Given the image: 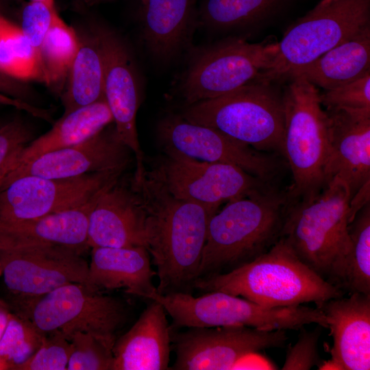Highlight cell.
<instances>
[{
	"label": "cell",
	"mask_w": 370,
	"mask_h": 370,
	"mask_svg": "<svg viewBox=\"0 0 370 370\" xmlns=\"http://www.w3.org/2000/svg\"><path fill=\"white\" fill-rule=\"evenodd\" d=\"M278 51V42L251 43L242 36L193 46L185 56L186 66L175 91L184 106L225 95L256 82Z\"/></svg>",
	"instance_id": "obj_7"
},
{
	"label": "cell",
	"mask_w": 370,
	"mask_h": 370,
	"mask_svg": "<svg viewBox=\"0 0 370 370\" xmlns=\"http://www.w3.org/2000/svg\"><path fill=\"white\" fill-rule=\"evenodd\" d=\"M282 92L284 131L282 155L293 175L289 203L317 195L329 183L330 139L328 119L317 88L293 77Z\"/></svg>",
	"instance_id": "obj_5"
},
{
	"label": "cell",
	"mask_w": 370,
	"mask_h": 370,
	"mask_svg": "<svg viewBox=\"0 0 370 370\" xmlns=\"http://www.w3.org/2000/svg\"><path fill=\"white\" fill-rule=\"evenodd\" d=\"M34 139L30 127L16 118L0 127V175L11 160Z\"/></svg>",
	"instance_id": "obj_38"
},
{
	"label": "cell",
	"mask_w": 370,
	"mask_h": 370,
	"mask_svg": "<svg viewBox=\"0 0 370 370\" xmlns=\"http://www.w3.org/2000/svg\"><path fill=\"white\" fill-rule=\"evenodd\" d=\"M132 153L112 123L87 140L44 153L6 171L0 176V186L25 175L62 179L96 172L123 171Z\"/></svg>",
	"instance_id": "obj_17"
},
{
	"label": "cell",
	"mask_w": 370,
	"mask_h": 370,
	"mask_svg": "<svg viewBox=\"0 0 370 370\" xmlns=\"http://www.w3.org/2000/svg\"><path fill=\"white\" fill-rule=\"evenodd\" d=\"M325 110L370 109V73L335 88L319 93Z\"/></svg>",
	"instance_id": "obj_36"
},
{
	"label": "cell",
	"mask_w": 370,
	"mask_h": 370,
	"mask_svg": "<svg viewBox=\"0 0 370 370\" xmlns=\"http://www.w3.org/2000/svg\"><path fill=\"white\" fill-rule=\"evenodd\" d=\"M174 341L176 359L173 369H234L245 356L271 348L282 347L286 330H263L243 325L188 328Z\"/></svg>",
	"instance_id": "obj_15"
},
{
	"label": "cell",
	"mask_w": 370,
	"mask_h": 370,
	"mask_svg": "<svg viewBox=\"0 0 370 370\" xmlns=\"http://www.w3.org/2000/svg\"><path fill=\"white\" fill-rule=\"evenodd\" d=\"M79 47V36L58 13L40 48L45 82L49 89L61 96Z\"/></svg>",
	"instance_id": "obj_29"
},
{
	"label": "cell",
	"mask_w": 370,
	"mask_h": 370,
	"mask_svg": "<svg viewBox=\"0 0 370 370\" xmlns=\"http://www.w3.org/2000/svg\"><path fill=\"white\" fill-rule=\"evenodd\" d=\"M3 123H0V127L3 125Z\"/></svg>",
	"instance_id": "obj_47"
},
{
	"label": "cell",
	"mask_w": 370,
	"mask_h": 370,
	"mask_svg": "<svg viewBox=\"0 0 370 370\" xmlns=\"http://www.w3.org/2000/svg\"><path fill=\"white\" fill-rule=\"evenodd\" d=\"M370 182L363 185L352 197L349 204V223L352 221L358 212L369 202Z\"/></svg>",
	"instance_id": "obj_40"
},
{
	"label": "cell",
	"mask_w": 370,
	"mask_h": 370,
	"mask_svg": "<svg viewBox=\"0 0 370 370\" xmlns=\"http://www.w3.org/2000/svg\"><path fill=\"white\" fill-rule=\"evenodd\" d=\"M78 36V49L60 96L64 115L105 98L103 61L99 40L92 28Z\"/></svg>",
	"instance_id": "obj_28"
},
{
	"label": "cell",
	"mask_w": 370,
	"mask_h": 370,
	"mask_svg": "<svg viewBox=\"0 0 370 370\" xmlns=\"http://www.w3.org/2000/svg\"><path fill=\"white\" fill-rule=\"evenodd\" d=\"M11 313L7 304L0 299V338L5 330Z\"/></svg>",
	"instance_id": "obj_42"
},
{
	"label": "cell",
	"mask_w": 370,
	"mask_h": 370,
	"mask_svg": "<svg viewBox=\"0 0 370 370\" xmlns=\"http://www.w3.org/2000/svg\"><path fill=\"white\" fill-rule=\"evenodd\" d=\"M330 139L328 179L337 176L351 198L370 182V109L325 110Z\"/></svg>",
	"instance_id": "obj_21"
},
{
	"label": "cell",
	"mask_w": 370,
	"mask_h": 370,
	"mask_svg": "<svg viewBox=\"0 0 370 370\" xmlns=\"http://www.w3.org/2000/svg\"><path fill=\"white\" fill-rule=\"evenodd\" d=\"M180 114L256 150L282 154V92L273 83L251 82L220 97L184 106Z\"/></svg>",
	"instance_id": "obj_6"
},
{
	"label": "cell",
	"mask_w": 370,
	"mask_h": 370,
	"mask_svg": "<svg viewBox=\"0 0 370 370\" xmlns=\"http://www.w3.org/2000/svg\"><path fill=\"white\" fill-rule=\"evenodd\" d=\"M1 266H0V276H1Z\"/></svg>",
	"instance_id": "obj_46"
},
{
	"label": "cell",
	"mask_w": 370,
	"mask_h": 370,
	"mask_svg": "<svg viewBox=\"0 0 370 370\" xmlns=\"http://www.w3.org/2000/svg\"><path fill=\"white\" fill-rule=\"evenodd\" d=\"M324 313L333 345L319 369H370V294L352 293L317 306Z\"/></svg>",
	"instance_id": "obj_20"
},
{
	"label": "cell",
	"mask_w": 370,
	"mask_h": 370,
	"mask_svg": "<svg viewBox=\"0 0 370 370\" xmlns=\"http://www.w3.org/2000/svg\"><path fill=\"white\" fill-rule=\"evenodd\" d=\"M350 191L334 177L314 197L288 203L280 238L322 279L346 293Z\"/></svg>",
	"instance_id": "obj_2"
},
{
	"label": "cell",
	"mask_w": 370,
	"mask_h": 370,
	"mask_svg": "<svg viewBox=\"0 0 370 370\" xmlns=\"http://www.w3.org/2000/svg\"><path fill=\"white\" fill-rule=\"evenodd\" d=\"M370 73V25L329 50L288 79L301 77L316 87L330 90Z\"/></svg>",
	"instance_id": "obj_26"
},
{
	"label": "cell",
	"mask_w": 370,
	"mask_h": 370,
	"mask_svg": "<svg viewBox=\"0 0 370 370\" xmlns=\"http://www.w3.org/2000/svg\"><path fill=\"white\" fill-rule=\"evenodd\" d=\"M288 193L273 186L229 201L210 219L198 279L232 271L267 252L280 238Z\"/></svg>",
	"instance_id": "obj_3"
},
{
	"label": "cell",
	"mask_w": 370,
	"mask_h": 370,
	"mask_svg": "<svg viewBox=\"0 0 370 370\" xmlns=\"http://www.w3.org/2000/svg\"><path fill=\"white\" fill-rule=\"evenodd\" d=\"M194 288L223 292L268 307L310 302L317 307L345 294L302 262L282 238L247 264L224 273L197 279Z\"/></svg>",
	"instance_id": "obj_4"
},
{
	"label": "cell",
	"mask_w": 370,
	"mask_h": 370,
	"mask_svg": "<svg viewBox=\"0 0 370 370\" xmlns=\"http://www.w3.org/2000/svg\"><path fill=\"white\" fill-rule=\"evenodd\" d=\"M72 350L66 369L112 370V349L91 334L77 332L70 338Z\"/></svg>",
	"instance_id": "obj_33"
},
{
	"label": "cell",
	"mask_w": 370,
	"mask_h": 370,
	"mask_svg": "<svg viewBox=\"0 0 370 370\" xmlns=\"http://www.w3.org/2000/svg\"><path fill=\"white\" fill-rule=\"evenodd\" d=\"M44 335L30 320L11 313L0 338V357L8 365L9 370L32 356L40 346Z\"/></svg>",
	"instance_id": "obj_32"
},
{
	"label": "cell",
	"mask_w": 370,
	"mask_h": 370,
	"mask_svg": "<svg viewBox=\"0 0 370 370\" xmlns=\"http://www.w3.org/2000/svg\"><path fill=\"white\" fill-rule=\"evenodd\" d=\"M22 82L0 70V94L32 104L31 91Z\"/></svg>",
	"instance_id": "obj_39"
},
{
	"label": "cell",
	"mask_w": 370,
	"mask_h": 370,
	"mask_svg": "<svg viewBox=\"0 0 370 370\" xmlns=\"http://www.w3.org/2000/svg\"><path fill=\"white\" fill-rule=\"evenodd\" d=\"M125 318L122 301L79 283L67 284L45 295L27 317L42 333L58 330L69 340L77 332L89 333L111 349Z\"/></svg>",
	"instance_id": "obj_11"
},
{
	"label": "cell",
	"mask_w": 370,
	"mask_h": 370,
	"mask_svg": "<svg viewBox=\"0 0 370 370\" xmlns=\"http://www.w3.org/2000/svg\"><path fill=\"white\" fill-rule=\"evenodd\" d=\"M166 157L154 173L173 197L204 205L214 213L229 202L272 186L229 164L195 160L164 149Z\"/></svg>",
	"instance_id": "obj_12"
},
{
	"label": "cell",
	"mask_w": 370,
	"mask_h": 370,
	"mask_svg": "<svg viewBox=\"0 0 370 370\" xmlns=\"http://www.w3.org/2000/svg\"><path fill=\"white\" fill-rule=\"evenodd\" d=\"M149 256L143 246L92 247L84 285L95 291L123 288L128 294L148 299L157 291L153 284L156 273Z\"/></svg>",
	"instance_id": "obj_24"
},
{
	"label": "cell",
	"mask_w": 370,
	"mask_h": 370,
	"mask_svg": "<svg viewBox=\"0 0 370 370\" xmlns=\"http://www.w3.org/2000/svg\"><path fill=\"white\" fill-rule=\"evenodd\" d=\"M0 370H9L8 365L0 357Z\"/></svg>",
	"instance_id": "obj_43"
},
{
	"label": "cell",
	"mask_w": 370,
	"mask_h": 370,
	"mask_svg": "<svg viewBox=\"0 0 370 370\" xmlns=\"http://www.w3.org/2000/svg\"><path fill=\"white\" fill-rule=\"evenodd\" d=\"M0 104L12 106L18 110H24L36 117H38L42 112V110L40 108L36 107L32 104L18 99H15L1 94Z\"/></svg>",
	"instance_id": "obj_41"
},
{
	"label": "cell",
	"mask_w": 370,
	"mask_h": 370,
	"mask_svg": "<svg viewBox=\"0 0 370 370\" xmlns=\"http://www.w3.org/2000/svg\"><path fill=\"white\" fill-rule=\"evenodd\" d=\"M333 1H334V0H321L318 3L317 5H321V6L325 5H328V3H331Z\"/></svg>",
	"instance_id": "obj_44"
},
{
	"label": "cell",
	"mask_w": 370,
	"mask_h": 370,
	"mask_svg": "<svg viewBox=\"0 0 370 370\" xmlns=\"http://www.w3.org/2000/svg\"><path fill=\"white\" fill-rule=\"evenodd\" d=\"M320 334L319 328L308 331L301 328L297 342L287 349L281 369L309 370L316 366L319 367L322 363L318 349Z\"/></svg>",
	"instance_id": "obj_37"
},
{
	"label": "cell",
	"mask_w": 370,
	"mask_h": 370,
	"mask_svg": "<svg viewBox=\"0 0 370 370\" xmlns=\"http://www.w3.org/2000/svg\"><path fill=\"white\" fill-rule=\"evenodd\" d=\"M157 132L164 149L201 161L232 164L269 182L279 168L278 161L267 152L256 150L213 127L189 122L180 114L163 117Z\"/></svg>",
	"instance_id": "obj_16"
},
{
	"label": "cell",
	"mask_w": 370,
	"mask_h": 370,
	"mask_svg": "<svg viewBox=\"0 0 370 370\" xmlns=\"http://www.w3.org/2000/svg\"><path fill=\"white\" fill-rule=\"evenodd\" d=\"M103 189L79 206L34 219L1 224L0 249L50 244L85 252L89 247V216Z\"/></svg>",
	"instance_id": "obj_22"
},
{
	"label": "cell",
	"mask_w": 370,
	"mask_h": 370,
	"mask_svg": "<svg viewBox=\"0 0 370 370\" xmlns=\"http://www.w3.org/2000/svg\"><path fill=\"white\" fill-rule=\"evenodd\" d=\"M351 250L346 270V293L370 294V202L348 225Z\"/></svg>",
	"instance_id": "obj_31"
},
{
	"label": "cell",
	"mask_w": 370,
	"mask_h": 370,
	"mask_svg": "<svg viewBox=\"0 0 370 370\" xmlns=\"http://www.w3.org/2000/svg\"><path fill=\"white\" fill-rule=\"evenodd\" d=\"M370 25V0H334L317 5L278 42L271 67L257 80L273 83L290 76Z\"/></svg>",
	"instance_id": "obj_9"
},
{
	"label": "cell",
	"mask_w": 370,
	"mask_h": 370,
	"mask_svg": "<svg viewBox=\"0 0 370 370\" xmlns=\"http://www.w3.org/2000/svg\"><path fill=\"white\" fill-rule=\"evenodd\" d=\"M145 210V247L158 278L157 293H186L194 288L214 214L202 204L173 197L154 173L135 182Z\"/></svg>",
	"instance_id": "obj_1"
},
{
	"label": "cell",
	"mask_w": 370,
	"mask_h": 370,
	"mask_svg": "<svg viewBox=\"0 0 370 370\" xmlns=\"http://www.w3.org/2000/svg\"><path fill=\"white\" fill-rule=\"evenodd\" d=\"M145 216L134 180L127 185L119 177L103 188L90 214L89 247H145Z\"/></svg>",
	"instance_id": "obj_18"
},
{
	"label": "cell",
	"mask_w": 370,
	"mask_h": 370,
	"mask_svg": "<svg viewBox=\"0 0 370 370\" xmlns=\"http://www.w3.org/2000/svg\"><path fill=\"white\" fill-rule=\"evenodd\" d=\"M140 36L150 57L169 65L186 56L199 29L197 0H140Z\"/></svg>",
	"instance_id": "obj_19"
},
{
	"label": "cell",
	"mask_w": 370,
	"mask_h": 370,
	"mask_svg": "<svg viewBox=\"0 0 370 370\" xmlns=\"http://www.w3.org/2000/svg\"><path fill=\"white\" fill-rule=\"evenodd\" d=\"M83 253L50 244L0 249L1 299L12 313L27 319L31 307L45 295L67 284H85L88 263Z\"/></svg>",
	"instance_id": "obj_10"
},
{
	"label": "cell",
	"mask_w": 370,
	"mask_h": 370,
	"mask_svg": "<svg viewBox=\"0 0 370 370\" xmlns=\"http://www.w3.org/2000/svg\"><path fill=\"white\" fill-rule=\"evenodd\" d=\"M91 28L103 56L104 97L121 140L135 157L134 178L139 182L145 173L136 128L142 94L140 70L130 46L116 30L103 23H97Z\"/></svg>",
	"instance_id": "obj_13"
},
{
	"label": "cell",
	"mask_w": 370,
	"mask_h": 370,
	"mask_svg": "<svg viewBox=\"0 0 370 370\" xmlns=\"http://www.w3.org/2000/svg\"><path fill=\"white\" fill-rule=\"evenodd\" d=\"M122 172H96L62 179L34 175L16 178L0 186V225L79 206Z\"/></svg>",
	"instance_id": "obj_14"
},
{
	"label": "cell",
	"mask_w": 370,
	"mask_h": 370,
	"mask_svg": "<svg viewBox=\"0 0 370 370\" xmlns=\"http://www.w3.org/2000/svg\"><path fill=\"white\" fill-rule=\"evenodd\" d=\"M0 70L21 82L45 83L40 55L18 26L0 14Z\"/></svg>",
	"instance_id": "obj_30"
},
{
	"label": "cell",
	"mask_w": 370,
	"mask_h": 370,
	"mask_svg": "<svg viewBox=\"0 0 370 370\" xmlns=\"http://www.w3.org/2000/svg\"><path fill=\"white\" fill-rule=\"evenodd\" d=\"M113 123L111 111L103 99L62 114L51 129L33 139L7 164L0 176L37 157L90 138Z\"/></svg>",
	"instance_id": "obj_25"
},
{
	"label": "cell",
	"mask_w": 370,
	"mask_h": 370,
	"mask_svg": "<svg viewBox=\"0 0 370 370\" xmlns=\"http://www.w3.org/2000/svg\"><path fill=\"white\" fill-rule=\"evenodd\" d=\"M148 299L160 303L177 328L243 325L263 330H297L316 323L328 328L325 316L319 308L296 305L268 307L247 299L221 291L195 297L186 293L160 295Z\"/></svg>",
	"instance_id": "obj_8"
},
{
	"label": "cell",
	"mask_w": 370,
	"mask_h": 370,
	"mask_svg": "<svg viewBox=\"0 0 370 370\" xmlns=\"http://www.w3.org/2000/svg\"><path fill=\"white\" fill-rule=\"evenodd\" d=\"M166 312L152 301L132 328L115 341L112 370L169 369L171 336Z\"/></svg>",
	"instance_id": "obj_23"
},
{
	"label": "cell",
	"mask_w": 370,
	"mask_h": 370,
	"mask_svg": "<svg viewBox=\"0 0 370 370\" xmlns=\"http://www.w3.org/2000/svg\"><path fill=\"white\" fill-rule=\"evenodd\" d=\"M58 13L54 0H30L23 8L20 27L40 55L42 42Z\"/></svg>",
	"instance_id": "obj_35"
},
{
	"label": "cell",
	"mask_w": 370,
	"mask_h": 370,
	"mask_svg": "<svg viewBox=\"0 0 370 370\" xmlns=\"http://www.w3.org/2000/svg\"><path fill=\"white\" fill-rule=\"evenodd\" d=\"M71 341L58 330L45 333L37 351L13 370H64L71 354Z\"/></svg>",
	"instance_id": "obj_34"
},
{
	"label": "cell",
	"mask_w": 370,
	"mask_h": 370,
	"mask_svg": "<svg viewBox=\"0 0 370 370\" xmlns=\"http://www.w3.org/2000/svg\"><path fill=\"white\" fill-rule=\"evenodd\" d=\"M84 1L89 4H94V3H97L102 2L107 0H84Z\"/></svg>",
	"instance_id": "obj_45"
},
{
	"label": "cell",
	"mask_w": 370,
	"mask_h": 370,
	"mask_svg": "<svg viewBox=\"0 0 370 370\" xmlns=\"http://www.w3.org/2000/svg\"><path fill=\"white\" fill-rule=\"evenodd\" d=\"M291 0H199V28L243 36L278 15Z\"/></svg>",
	"instance_id": "obj_27"
}]
</instances>
